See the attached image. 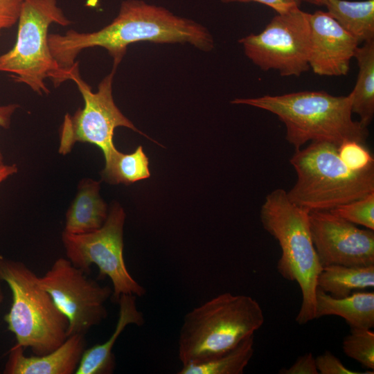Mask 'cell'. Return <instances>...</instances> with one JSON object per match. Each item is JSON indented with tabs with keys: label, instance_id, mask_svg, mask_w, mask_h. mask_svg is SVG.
I'll return each mask as SVG.
<instances>
[{
	"label": "cell",
	"instance_id": "6da1fadb",
	"mask_svg": "<svg viewBox=\"0 0 374 374\" xmlns=\"http://www.w3.org/2000/svg\"><path fill=\"white\" fill-rule=\"evenodd\" d=\"M139 42L188 43L205 52L214 48L212 35L202 24L141 0L123 1L117 17L99 30L80 33L69 30L64 35L48 36L50 51L64 71L75 64L81 51L91 47L106 49L113 58V67L117 68L127 46Z\"/></svg>",
	"mask_w": 374,
	"mask_h": 374
},
{
	"label": "cell",
	"instance_id": "7a4b0ae2",
	"mask_svg": "<svg viewBox=\"0 0 374 374\" xmlns=\"http://www.w3.org/2000/svg\"><path fill=\"white\" fill-rule=\"evenodd\" d=\"M235 105L257 107L276 115L286 128L285 139L295 150L308 141L339 145L346 141L365 144L369 132L352 118L350 96L324 91H302L283 95L235 98Z\"/></svg>",
	"mask_w": 374,
	"mask_h": 374
},
{
	"label": "cell",
	"instance_id": "3957f363",
	"mask_svg": "<svg viewBox=\"0 0 374 374\" xmlns=\"http://www.w3.org/2000/svg\"><path fill=\"white\" fill-rule=\"evenodd\" d=\"M264 321L254 299L220 294L185 315L178 340L179 361L182 366L198 364L225 353L254 335Z\"/></svg>",
	"mask_w": 374,
	"mask_h": 374
},
{
	"label": "cell",
	"instance_id": "277c9868",
	"mask_svg": "<svg viewBox=\"0 0 374 374\" xmlns=\"http://www.w3.org/2000/svg\"><path fill=\"white\" fill-rule=\"evenodd\" d=\"M260 218L281 249L277 271L301 288L302 303L296 321L307 323L314 319L317 282L323 268L310 234L309 211L292 202L284 189L277 188L266 196Z\"/></svg>",
	"mask_w": 374,
	"mask_h": 374
},
{
	"label": "cell",
	"instance_id": "5b68a950",
	"mask_svg": "<svg viewBox=\"0 0 374 374\" xmlns=\"http://www.w3.org/2000/svg\"><path fill=\"white\" fill-rule=\"evenodd\" d=\"M337 146L314 141L295 150L290 162L297 179L287 192L292 202L309 212L326 211L374 192V168L349 170L339 159Z\"/></svg>",
	"mask_w": 374,
	"mask_h": 374
},
{
	"label": "cell",
	"instance_id": "8992f818",
	"mask_svg": "<svg viewBox=\"0 0 374 374\" xmlns=\"http://www.w3.org/2000/svg\"><path fill=\"white\" fill-rule=\"evenodd\" d=\"M0 279L12 292L4 321L15 345L30 348L35 355L59 347L68 337V320L40 285L39 276L23 262L0 256Z\"/></svg>",
	"mask_w": 374,
	"mask_h": 374
},
{
	"label": "cell",
	"instance_id": "52a82bcc",
	"mask_svg": "<svg viewBox=\"0 0 374 374\" xmlns=\"http://www.w3.org/2000/svg\"><path fill=\"white\" fill-rule=\"evenodd\" d=\"M53 23L62 26L71 23L56 0H24L15 44L0 55V72L9 73L13 81L26 84L39 95L50 92L46 78L55 87L68 80L67 71L60 68L48 46V30Z\"/></svg>",
	"mask_w": 374,
	"mask_h": 374
},
{
	"label": "cell",
	"instance_id": "ba28073f",
	"mask_svg": "<svg viewBox=\"0 0 374 374\" xmlns=\"http://www.w3.org/2000/svg\"><path fill=\"white\" fill-rule=\"evenodd\" d=\"M125 213L118 204L112 205L103 226L91 232L74 234L63 231L62 243L67 259L87 274L95 265L99 278L108 277L112 296L118 301L122 294L142 296L141 286L129 273L123 258V226Z\"/></svg>",
	"mask_w": 374,
	"mask_h": 374
},
{
	"label": "cell",
	"instance_id": "9c48e42d",
	"mask_svg": "<svg viewBox=\"0 0 374 374\" xmlns=\"http://www.w3.org/2000/svg\"><path fill=\"white\" fill-rule=\"evenodd\" d=\"M116 69L113 67L111 73L101 80L96 92H93L91 87L80 76L78 62L67 70V79L75 82L84 105L73 116L65 115L60 132V154L66 155L76 143L80 142L98 146L105 157L116 148L113 137L118 127H127L143 134L114 103L112 83Z\"/></svg>",
	"mask_w": 374,
	"mask_h": 374
},
{
	"label": "cell",
	"instance_id": "30bf717a",
	"mask_svg": "<svg viewBox=\"0 0 374 374\" xmlns=\"http://www.w3.org/2000/svg\"><path fill=\"white\" fill-rule=\"evenodd\" d=\"M310 13L299 8L277 14L260 33L247 35L238 42L261 70L300 76L310 69Z\"/></svg>",
	"mask_w": 374,
	"mask_h": 374
},
{
	"label": "cell",
	"instance_id": "8fae6325",
	"mask_svg": "<svg viewBox=\"0 0 374 374\" xmlns=\"http://www.w3.org/2000/svg\"><path fill=\"white\" fill-rule=\"evenodd\" d=\"M87 275L67 258H60L39 277L40 285L68 320V337L85 335L107 317L105 305L113 290Z\"/></svg>",
	"mask_w": 374,
	"mask_h": 374
},
{
	"label": "cell",
	"instance_id": "7c38bea8",
	"mask_svg": "<svg viewBox=\"0 0 374 374\" xmlns=\"http://www.w3.org/2000/svg\"><path fill=\"white\" fill-rule=\"evenodd\" d=\"M312 242L322 267L374 265V231L326 211L309 212Z\"/></svg>",
	"mask_w": 374,
	"mask_h": 374
},
{
	"label": "cell",
	"instance_id": "4fadbf2b",
	"mask_svg": "<svg viewBox=\"0 0 374 374\" xmlns=\"http://www.w3.org/2000/svg\"><path fill=\"white\" fill-rule=\"evenodd\" d=\"M309 66L319 75H346L358 41L327 12L310 14Z\"/></svg>",
	"mask_w": 374,
	"mask_h": 374
},
{
	"label": "cell",
	"instance_id": "5bb4252c",
	"mask_svg": "<svg viewBox=\"0 0 374 374\" xmlns=\"http://www.w3.org/2000/svg\"><path fill=\"white\" fill-rule=\"evenodd\" d=\"M86 341L84 335L69 336L52 352L42 355H24V348L15 345L9 351L4 374H73L75 373Z\"/></svg>",
	"mask_w": 374,
	"mask_h": 374
},
{
	"label": "cell",
	"instance_id": "9a60e30c",
	"mask_svg": "<svg viewBox=\"0 0 374 374\" xmlns=\"http://www.w3.org/2000/svg\"><path fill=\"white\" fill-rule=\"evenodd\" d=\"M118 319L114 331L104 343L84 349L75 374H111L116 361L112 352L114 346L124 329L130 324L141 326L145 319L137 308L136 296L122 294L118 300Z\"/></svg>",
	"mask_w": 374,
	"mask_h": 374
},
{
	"label": "cell",
	"instance_id": "2e32d148",
	"mask_svg": "<svg viewBox=\"0 0 374 374\" xmlns=\"http://www.w3.org/2000/svg\"><path fill=\"white\" fill-rule=\"evenodd\" d=\"M100 182L83 179L79 183L77 194L66 213L64 231L85 233L100 228L108 213L107 206L99 194Z\"/></svg>",
	"mask_w": 374,
	"mask_h": 374
},
{
	"label": "cell",
	"instance_id": "e0dca14e",
	"mask_svg": "<svg viewBox=\"0 0 374 374\" xmlns=\"http://www.w3.org/2000/svg\"><path fill=\"white\" fill-rule=\"evenodd\" d=\"M329 315L342 317L350 328L371 329L374 327V293L359 291L337 299L317 288L314 319Z\"/></svg>",
	"mask_w": 374,
	"mask_h": 374
},
{
	"label": "cell",
	"instance_id": "ac0fdd59",
	"mask_svg": "<svg viewBox=\"0 0 374 374\" xmlns=\"http://www.w3.org/2000/svg\"><path fill=\"white\" fill-rule=\"evenodd\" d=\"M354 57L359 71L355 85L348 94L351 111L359 117V122L368 127L374 116V39L358 46Z\"/></svg>",
	"mask_w": 374,
	"mask_h": 374
},
{
	"label": "cell",
	"instance_id": "d6986e66",
	"mask_svg": "<svg viewBox=\"0 0 374 374\" xmlns=\"http://www.w3.org/2000/svg\"><path fill=\"white\" fill-rule=\"evenodd\" d=\"M317 288L334 298L340 299L374 287V265L345 266L331 265L323 267L317 282Z\"/></svg>",
	"mask_w": 374,
	"mask_h": 374
},
{
	"label": "cell",
	"instance_id": "ffe728a7",
	"mask_svg": "<svg viewBox=\"0 0 374 374\" xmlns=\"http://www.w3.org/2000/svg\"><path fill=\"white\" fill-rule=\"evenodd\" d=\"M323 6L359 44L374 39V0H326Z\"/></svg>",
	"mask_w": 374,
	"mask_h": 374
},
{
	"label": "cell",
	"instance_id": "44dd1931",
	"mask_svg": "<svg viewBox=\"0 0 374 374\" xmlns=\"http://www.w3.org/2000/svg\"><path fill=\"white\" fill-rule=\"evenodd\" d=\"M105 159V166L101 176L107 183L128 185L150 176L148 158L141 145L130 154L122 153L115 148Z\"/></svg>",
	"mask_w": 374,
	"mask_h": 374
},
{
	"label": "cell",
	"instance_id": "7402d4cb",
	"mask_svg": "<svg viewBox=\"0 0 374 374\" xmlns=\"http://www.w3.org/2000/svg\"><path fill=\"white\" fill-rule=\"evenodd\" d=\"M253 345L252 335L225 353L198 364L182 366L177 374H242L253 355Z\"/></svg>",
	"mask_w": 374,
	"mask_h": 374
},
{
	"label": "cell",
	"instance_id": "603a6c76",
	"mask_svg": "<svg viewBox=\"0 0 374 374\" xmlns=\"http://www.w3.org/2000/svg\"><path fill=\"white\" fill-rule=\"evenodd\" d=\"M371 329L350 328L342 342L344 353L362 366L374 370V332Z\"/></svg>",
	"mask_w": 374,
	"mask_h": 374
},
{
	"label": "cell",
	"instance_id": "cb8c5ba5",
	"mask_svg": "<svg viewBox=\"0 0 374 374\" xmlns=\"http://www.w3.org/2000/svg\"><path fill=\"white\" fill-rule=\"evenodd\" d=\"M329 211L349 222L374 231V192Z\"/></svg>",
	"mask_w": 374,
	"mask_h": 374
},
{
	"label": "cell",
	"instance_id": "d4e9b609",
	"mask_svg": "<svg viewBox=\"0 0 374 374\" xmlns=\"http://www.w3.org/2000/svg\"><path fill=\"white\" fill-rule=\"evenodd\" d=\"M337 153L343 163L354 172H364L374 168V159L365 144L346 141L337 146Z\"/></svg>",
	"mask_w": 374,
	"mask_h": 374
},
{
	"label": "cell",
	"instance_id": "484cf974",
	"mask_svg": "<svg viewBox=\"0 0 374 374\" xmlns=\"http://www.w3.org/2000/svg\"><path fill=\"white\" fill-rule=\"evenodd\" d=\"M319 373L321 374H373V371L356 372L347 368L341 361L330 351L326 350L315 358Z\"/></svg>",
	"mask_w": 374,
	"mask_h": 374
},
{
	"label": "cell",
	"instance_id": "4316f807",
	"mask_svg": "<svg viewBox=\"0 0 374 374\" xmlns=\"http://www.w3.org/2000/svg\"><path fill=\"white\" fill-rule=\"evenodd\" d=\"M24 0H0V30L15 25L20 15Z\"/></svg>",
	"mask_w": 374,
	"mask_h": 374
},
{
	"label": "cell",
	"instance_id": "83f0119b",
	"mask_svg": "<svg viewBox=\"0 0 374 374\" xmlns=\"http://www.w3.org/2000/svg\"><path fill=\"white\" fill-rule=\"evenodd\" d=\"M281 374H318L315 358L311 353L299 356L289 368H282Z\"/></svg>",
	"mask_w": 374,
	"mask_h": 374
},
{
	"label": "cell",
	"instance_id": "f1b7e54d",
	"mask_svg": "<svg viewBox=\"0 0 374 374\" xmlns=\"http://www.w3.org/2000/svg\"><path fill=\"white\" fill-rule=\"evenodd\" d=\"M223 3H262L274 10L277 14H283L292 10L299 8L301 0H221Z\"/></svg>",
	"mask_w": 374,
	"mask_h": 374
},
{
	"label": "cell",
	"instance_id": "f546056e",
	"mask_svg": "<svg viewBox=\"0 0 374 374\" xmlns=\"http://www.w3.org/2000/svg\"><path fill=\"white\" fill-rule=\"evenodd\" d=\"M19 107L17 104L0 106V127L6 129L10 127L11 116ZM2 164H3V157L0 151V165Z\"/></svg>",
	"mask_w": 374,
	"mask_h": 374
},
{
	"label": "cell",
	"instance_id": "4dcf8cb0",
	"mask_svg": "<svg viewBox=\"0 0 374 374\" xmlns=\"http://www.w3.org/2000/svg\"><path fill=\"white\" fill-rule=\"evenodd\" d=\"M18 169L15 164L0 165V184L10 176L15 174Z\"/></svg>",
	"mask_w": 374,
	"mask_h": 374
},
{
	"label": "cell",
	"instance_id": "1f68e13d",
	"mask_svg": "<svg viewBox=\"0 0 374 374\" xmlns=\"http://www.w3.org/2000/svg\"><path fill=\"white\" fill-rule=\"evenodd\" d=\"M308 3H312L317 6H323L326 0H305Z\"/></svg>",
	"mask_w": 374,
	"mask_h": 374
},
{
	"label": "cell",
	"instance_id": "d6a6232c",
	"mask_svg": "<svg viewBox=\"0 0 374 374\" xmlns=\"http://www.w3.org/2000/svg\"><path fill=\"white\" fill-rule=\"evenodd\" d=\"M2 280L0 279V308L4 299V294L1 287Z\"/></svg>",
	"mask_w": 374,
	"mask_h": 374
}]
</instances>
